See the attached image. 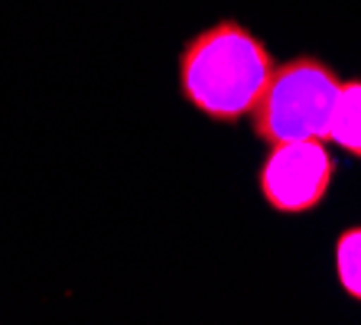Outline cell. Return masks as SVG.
<instances>
[{"label": "cell", "instance_id": "6da1fadb", "mask_svg": "<svg viewBox=\"0 0 361 325\" xmlns=\"http://www.w3.org/2000/svg\"><path fill=\"white\" fill-rule=\"evenodd\" d=\"M274 56L238 20L202 30L179 52V92L212 121H238L254 114L270 75Z\"/></svg>", "mask_w": 361, "mask_h": 325}, {"label": "cell", "instance_id": "7a4b0ae2", "mask_svg": "<svg viewBox=\"0 0 361 325\" xmlns=\"http://www.w3.org/2000/svg\"><path fill=\"white\" fill-rule=\"evenodd\" d=\"M342 82L319 59L300 56L277 66L254 108V134L264 143H300L329 140Z\"/></svg>", "mask_w": 361, "mask_h": 325}, {"label": "cell", "instance_id": "3957f363", "mask_svg": "<svg viewBox=\"0 0 361 325\" xmlns=\"http://www.w3.org/2000/svg\"><path fill=\"white\" fill-rule=\"evenodd\" d=\"M332 173H336V163L329 157L326 143H277L270 147V157L264 159L261 173H257V185L270 209L300 215L326 199Z\"/></svg>", "mask_w": 361, "mask_h": 325}, {"label": "cell", "instance_id": "277c9868", "mask_svg": "<svg viewBox=\"0 0 361 325\" xmlns=\"http://www.w3.org/2000/svg\"><path fill=\"white\" fill-rule=\"evenodd\" d=\"M329 140L338 143L345 153L361 157V82H342Z\"/></svg>", "mask_w": 361, "mask_h": 325}, {"label": "cell", "instance_id": "5b68a950", "mask_svg": "<svg viewBox=\"0 0 361 325\" xmlns=\"http://www.w3.org/2000/svg\"><path fill=\"white\" fill-rule=\"evenodd\" d=\"M336 274L342 290L361 302V225L348 228L336 241Z\"/></svg>", "mask_w": 361, "mask_h": 325}]
</instances>
